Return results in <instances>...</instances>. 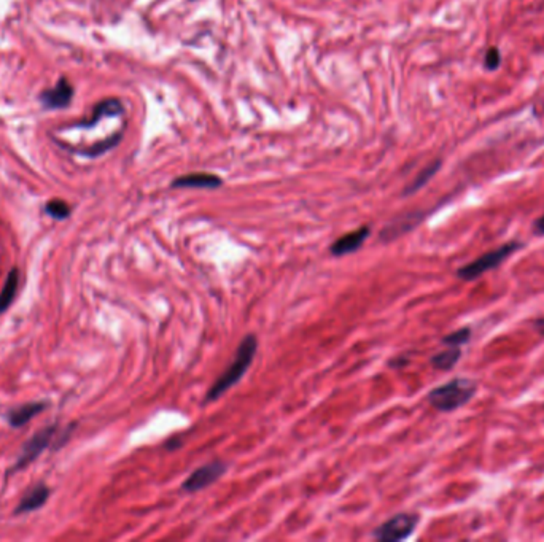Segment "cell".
I'll list each match as a JSON object with an SVG mask.
<instances>
[{
  "label": "cell",
  "mask_w": 544,
  "mask_h": 542,
  "mask_svg": "<svg viewBox=\"0 0 544 542\" xmlns=\"http://www.w3.org/2000/svg\"><path fill=\"white\" fill-rule=\"evenodd\" d=\"M256 350H258V339H256L255 334H247L239 344L236 356H234L231 365L228 366V369L224 371L207 390L206 398H204V404L215 403L229 388L239 383L240 378L244 377V374L249 371L250 365L253 362Z\"/></svg>",
  "instance_id": "obj_1"
},
{
  "label": "cell",
  "mask_w": 544,
  "mask_h": 542,
  "mask_svg": "<svg viewBox=\"0 0 544 542\" xmlns=\"http://www.w3.org/2000/svg\"><path fill=\"white\" fill-rule=\"evenodd\" d=\"M478 393V385L472 378L458 377L454 380L439 385L428 393V403L439 412H454L460 407L467 406Z\"/></svg>",
  "instance_id": "obj_2"
},
{
  "label": "cell",
  "mask_w": 544,
  "mask_h": 542,
  "mask_svg": "<svg viewBox=\"0 0 544 542\" xmlns=\"http://www.w3.org/2000/svg\"><path fill=\"white\" fill-rule=\"evenodd\" d=\"M522 246L524 245H522L521 242H508V244H503L501 246H498V249H494L487 251V253L476 258L474 261L468 262L467 266L460 267V269H457V272H455V275L462 278L465 282H473L480 275H484L485 272L500 267L509 256L514 255L516 251H519Z\"/></svg>",
  "instance_id": "obj_3"
},
{
  "label": "cell",
  "mask_w": 544,
  "mask_h": 542,
  "mask_svg": "<svg viewBox=\"0 0 544 542\" xmlns=\"http://www.w3.org/2000/svg\"><path fill=\"white\" fill-rule=\"evenodd\" d=\"M418 522H420V517H418L417 514H411V512L396 514L391 519L387 520V522L379 525L378 528L374 530L373 536L376 541H382V542L405 541L414 533Z\"/></svg>",
  "instance_id": "obj_4"
},
{
  "label": "cell",
  "mask_w": 544,
  "mask_h": 542,
  "mask_svg": "<svg viewBox=\"0 0 544 542\" xmlns=\"http://www.w3.org/2000/svg\"><path fill=\"white\" fill-rule=\"evenodd\" d=\"M228 471V465L222 460H213L197 467L182 483V490L185 493H197L204 488L211 487L218 478H222Z\"/></svg>",
  "instance_id": "obj_5"
},
{
  "label": "cell",
  "mask_w": 544,
  "mask_h": 542,
  "mask_svg": "<svg viewBox=\"0 0 544 542\" xmlns=\"http://www.w3.org/2000/svg\"><path fill=\"white\" fill-rule=\"evenodd\" d=\"M371 234L369 226H362V228L352 231V233L344 234L342 238H339L338 240H334L331 245H329V253L333 256H345V255H352L355 251H358L365 245V242L368 240Z\"/></svg>",
  "instance_id": "obj_6"
},
{
  "label": "cell",
  "mask_w": 544,
  "mask_h": 542,
  "mask_svg": "<svg viewBox=\"0 0 544 542\" xmlns=\"http://www.w3.org/2000/svg\"><path fill=\"white\" fill-rule=\"evenodd\" d=\"M223 185V178L215 173L207 172H193L186 175L177 177L172 182V188H196V189H217Z\"/></svg>",
  "instance_id": "obj_7"
},
{
  "label": "cell",
  "mask_w": 544,
  "mask_h": 542,
  "mask_svg": "<svg viewBox=\"0 0 544 542\" xmlns=\"http://www.w3.org/2000/svg\"><path fill=\"white\" fill-rule=\"evenodd\" d=\"M73 97V88L66 78L57 81V85L51 89H46V91L41 94V104H43L45 108H62L67 107L70 104Z\"/></svg>",
  "instance_id": "obj_8"
},
{
  "label": "cell",
  "mask_w": 544,
  "mask_h": 542,
  "mask_svg": "<svg viewBox=\"0 0 544 542\" xmlns=\"http://www.w3.org/2000/svg\"><path fill=\"white\" fill-rule=\"evenodd\" d=\"M53 434H55V426H48V428L40 431V433H37L34 438L28 442V445L24 447L23 455H21L19 461L17 463V470H19V467H24L26 465H28V463L32 461L35 456H39L40 452L50 444Z\"/></svg>",
  "instance_id": "obj_9"
},
{
  "label": "cell",
  "mask_w": 544,
  "mask_h": 542,
  "mask_svg": "<svg viewBox=\"0 0 544 542\" xmlns=\"http://www.w3.org/2000/svg\"><path fill=\"white\" fill-rule=\"evenodd\" d=\"M420 220L422 218L418 213H409V215H406V217L395 220L394 223L387 224L385 228L380 231V240L389 242V240L396 239L398 235L407 233V231H411L412 228H416Z\"/></svg>",
  "instance_id": "obj_10"
},
{
  "label": "cell",
  "mask_w": 544,
  "mask_h": 542,
  "mask_svg": "<svg viewBox=\"0 0 544 542\" xmlns=\"http://www.w3.org/2000/svg\"><path fill=\"white\" fill-rule=\"evenodd\" d=\"M48 494H50V490L46 487H43V485L35 487L34 490L26 494L23 501L19 503V506L17 509V514L30 512V510H35V509L41 507L45 504L46 499H48Z\"/></svg>",
  "instance_id": "obj_11"
},
{
  "label": "cell",
  "mask_w": 544,
  "mask_h": 542,
  "mask_svg": "<svg viewBox=\"0 0 544 542\" xmlns=\"http://www.w3.org/2000/svg\"><path fill=\"white\" fill-rule=\"evenodd\" d=\"M460 358H462V350H460V347H451L449 350L439 351V354L433 355L430 362L438 371H451L460 361Z\"/></svg>",
  "instance_id": "obj_12"
},
{
  "label": "cell",
  "mask_w": 544,
  "mask_h": 542,
  "mask_svg": "<svg viewBox=\"0 0 544 542\" xmlns=\"http://www.w3.org/2000/svg\"><path fill=\"white\" fill-rule=\"evenodd\" d=\"M441 169V161L436 159L435 162H431V164H428L425 169H422L420 173L412 180L409 185L405 188V191H402V196H409V194H414L417 193L418 189H422L423 186L427 185L428 182L431 180L433 177L436 175V172Z\"/></svg>",
  "instance_id": "obj_13"
},
{
  "label": "cell",
  "mask_w": 544,
  "mask_h": 542,
  "mask_svg": "<svg viewBox=\"0 0 544 542\" xmlns=\"http://www.w3.org/2000/svg\"><path fill=\"white\" fill-rule=\"evenodd\" d=\"M123 104L118 101V99H106V101L99 102L94 108L93 118L86 123H83L85 126H93L96 124L99 119L102 117H115V115H122L123 113Z\"/></svg>",
  "instance_id": "obj_14"
},
{
  "label": "cell",
  "mask_w": 544,
  "mask_h": 542,
  "mask_svg": "<svg viewBox=\"0 0 544 542\" xmlns=\"http://www.w3.org/2000/svg\"><path fill=\"white\" fill-rule=\"evenodd\" d=\"M46 407V404L35 403V404H26V406H21L18 409H14L10 412V423H12L14 428L18 426H23L24 423H28L30 418H34L37 414H40L41 410Z\"/></svg>",
  "instance_id": "obj_15"
},
{
  "label": "cell",
  "mask_w": 544,
  "mask_h": 542,
  "mask_svg": "<svg viewBox=\"0 0 544 542\" xmlns=\"http://www.w3.org/2000/svg\"><path fill=\"white\" fill-rule=\"evenodd\" d=\"M18 282H19V273L18 269H13L8 273L7 282H5L2 293H0V313L5 312L10 305H12L14 296H17L18 291Z\"/></svg>",
  "instance_id": "obj_16"
},
{
  "label": "cell",
  "mask_w": 544,
  "mask_h": 542,
  "mask_svg": "<svg viewBox=\"0 0 544 542\" xmlns=\"http://www.w3.org/2000/svg\"><path fill=\"white\" fill-rule=\"evenodd\" d=\"M469 338H472V329L462 328V329L454 331V333H451V334L444 336L441 342L444 345H449V347H462V345L467 344Z\"/></svg>",
  "instance_id": "obj_17"
},
{
  "label": "cell",
  "mask_w": 544,
  "mask_h": 542,
  "mask_svg": "<svg viewBox=\"0 0 544 542\" xmlns=\"http://www.w3.org/2000/svg\"><path fill=\"white\" fill-rule=\"evenodd\" d=\"M46 212H48L51 217L62 220V218L69 217L70 207L62 201H51V202H48V205H46Z\"/></svg>",
  "instance_id": "obj_18"
},
{
  "label": "cell",
  "mask_w": 544,
  "mask_h": 542,
  "mask_svg": "<svg viewBox=\"0 0 544 542\" xmlns=\"http://www.w3.org/2000/svg\"><path fill=\"white\" fill-rule=\"evenodd\" d=\"M501 64V55H500V50L495 48V46H492V48L487 50L485 52V57H484V66L487 70H496V68L500 67Z\"/></svg>",
  "instance_id": "obj_19"
},
{
  "label": "cell",
  "mask_w": 544,
  "mask_h": 542,
  "mask_svg": "<svg viewBox=\"0 0 544 542\" xmlns=\"http://www.w3.org/2000/svg\"><path fill=\"white\" fill-rule=\"evenodd\" d=\"M533 233L536 235H544V215H541V217L533 223Z\"/></svg>",
  "instance_id": "obj_20"
},
{
  "label": "cell",
  "mask_w": 544,
  "mask_h": 542,
  "mask_svg": "<svg viewBox=\"0 0 544 542\" xmlns=\"http://www.w3.org/2000/svg\"><path fill=\"white\" fill-rule=\"evenodd\" d=\"M407 362H409V358H406V356H396L395 360H391L389 365L391 366V367H400V366H406Z\"/></svg>",
  "instance_id": "obj_21"
},
{
  "label": "cell",
  "mask_w": 544,
  "mask_h": 542,
  "mask_svg": "<svg viewBox=\"0 0 544 542\" xmlns=\"http://www.w3.org/2000/svg\"><path fill=\"white\" fill-rule=\"evenodd\" d=\"M533 326H535V329L538 331V333H540L541 336H544V317L535 320V323H533Z\"/></svg>",
  "instance_id": "obj_22"
}]
</instances>
